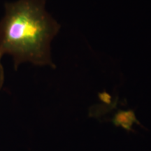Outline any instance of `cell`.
Instances as JSON below:
<instances>
[{
  "mask_svg": "<svg viewBox=\"0 0 151 151\" xmlns=\"http://www.w3.org/2000/svg\"><path fill=\"white\" fill-rule=\"evenodd\" d=\"M1 58H2V55H0V90L2 88L4 82V70L1 64Z\"/></svg>",
  "mask_w": 151,
  "mask_h": 151,
  "instance_id": "2",
  "label": "cell"
},
{
  "mask_svg": "<svg viewBox=\"0 0 151 151\" xmlns=\"http://www.w3.org/2000/svg\"><path fill=\"white\" fill-rule=\"evenodd\" d=\"M46 0H17L5 4L0 20V55L13 58L16 69L23 62L55 67L50 43L60 25L45 9Z\"/></svg>",
  "mask_w": 151,
  "mask_h": 151,
  "instance_id": "1",
  "label": "cell"
}]
</instances>
